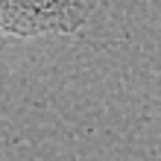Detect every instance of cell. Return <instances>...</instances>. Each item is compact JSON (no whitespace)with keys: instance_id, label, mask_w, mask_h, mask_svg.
<instances>
[{"instance_id":"obj_1","label":"cell","mask_w":161,"mask_h":161,"mask_svg":"<svg viewBox=\"0 0 161 161\" xmlns=\"http://www.w3.org/2000/svg\"><path fill=\"white\" fill-rule=\"evenodd\" d=\"M100 0H0V32L12 38L70 35L88 24Z\"/></svg>"}]
</instances>
